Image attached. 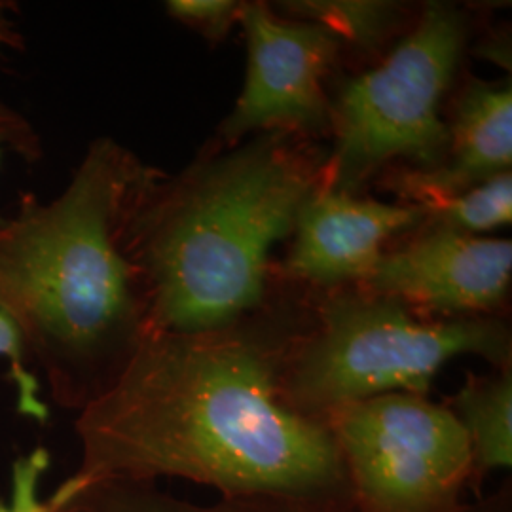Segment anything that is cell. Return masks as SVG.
I'll return each instance as SVG.
<instances>
[{
	"mask_svg": "<svg viewBox=\"0 0 512 512\" xmlns=\"http://www.w3.org/2000/svg\"><path fill=\"white\" fill-rule=\"evenodd\" d=\"M294 338L247 327L150 330L109 389L80 410V469L55 494L103 480L183 478L220 497L291 495L353 503L329 425L281 397Z\"/></svg>",
	"mask_w": 512,
	"mask_h": 512,
	"instance_id": "obj_1",
	"label": "cell"
},
{
	"mask_svg": "<svg viewBox=\"0 0 512 512\" xmlns=\"http://www.w3.org/2000/svg\"><path fill=\"white\" fill-rule=\"evenodd\" d=\"M152 175L128 148L97 139L59 196L25 194L0 220V310L63 408L99 399L150 332L128 224Z\"/></svg>",
	"mask_w": 512,
	"mask_h": 512,
	"instance_id": "obj_2",
	"label": "cell"
},
{
	"mask_svg": "<svg viewBox=\"0 0 512 512\" xmlns=\"http://www.w3.org/2000/svg\"><path fill=\"white\" fill-rule=\"evenodd\" d=\"M319 186L315 167L281 131L173 179L154 171L128 224L150 330L203 334L243 323L264 300L272 249Z\"/></svg>",
	"mask_w": 512,
	"mask_h": 512,
	"instance_id": "obj_3",
	"label": "cell"
},
{
	"mask_svg": "<svg viewBox=\"0 0 512 512\" xmlns=\"http://www.w3.org/2000/svg\"><path fill=\"white\" fill-rule=\"evenodd\" d=\"M511 332L494 317H421L401 300L334 298L319 327L294 338L281 370V397L294 412L327 423L334 410L387 393L427 397L440 368L478 355L511 366Z\"/></svg>",
	"mask_w": 512,
	"mask_h": 512,
	"instance_id": "obj_4",
	"label": "cell"
},
{
	"mask_svg": "<svg viewBox=\"0 0 512 512\" xmlns=\"http://www.w3.org/2000/svg\"><path fill=\"white\" fill-rule=\"evenodd\" d=\"M467 42L458 8L429 2L384 61L348 80L330 101L334 154L327 186L353 194L385 164L404 158L420 171L444 160L450 143L440 103Z\"/></svg>",
	"mask_w": 512,
	"mask_h": 512,
	"instance_id": "obj_5",
	"label": "cell"
},
{
	"mask_svg": "<svg viewBox=\"0 0 512 512\" xmlns=\"http://www.w3.org/2000/svg\"><path fill=\"white\" fill-rule=\"evenodd\" d=\"M330 433L357 512H461L475 476L473 446L444 404L387 393L334 410Z\"/></svg>",
	"mask_w": 512,
	"mask_h": 512,
	"instance_id": "obj_6",
	"label": "cell"
},
{
	"mask_svg": "<svg viewBox=\"0 0 512 512\" xmlns=\"http://www.w3.org/2000/svg\"><path fill=\"white\" fill-rule=\"evenodd\" d=\"M239 23L247 37V74L236 107L222 124L226 141L234 145L251 133L330 126L323 80L340 40L317 23L279 18L260 2H243Z\"/></svg>",
	"mask_w": 512,
	"mask_h": 512,
	"instance_id": "obj_7",
	"label": "cell"
},
{
	"mask_svg": "<svg viewBox=\"0 0 512 512\" xmlns=\"http://www.w3.org/2000/svg\"><path fill=\"white\" fill-rule=\"evenodd\" d=\"M511 239L433 228L380 258L366 279L372 293L452 317H484L511 287Z\"/></svg>",
	"mask_w": 512,
	"mask_h": 512,
	"instance_id": "obj_8",
	"label": "cell"
},
{
	"mask_svg": "<svg viewBox=\"0 0 512 512\" xmlns=\"http://www.w3.org/2000/svg\"><path fill=\"white\" fill-rule=\"evenodd\" d=\"M427 219L423 205L378 202L321 184L302 205L287 268L294 277L323 287L366 281L384 243Z\"/></svg>",
	"mask_w": 512,
	"mask_h": 512,
	"instance_id": "obj_9",
	"label": "cell"
},
{
	"mask_svg": "<svg viewBox=\"0 0 512 512\" xmlns=\"http://www.w3.org/2000/svg\"><path fill=\"white\" fill-rule=\"evenodd\" d=\"M444 160L433 169L410 171L397 190L418 205L452 198L463 190L511 171L512 88L471 82L459 99Z\"/></svg>",
	"mask_w": 512,
	"mask_h": 512,
	"instance_id": "obj_10",
	"label": "cell"
},
{
	"mask_svg": "<svg viewBox=\"0 0 512 512\" xmlns=\"http://www.w3.org/2000/svg\"><path fill=\"white\" fill-rule=\"evenodd\" d=\"M57 512H357L353 503L319 501L291 495L219 497L196 503L162 490L156 482L103 478L76 490ZM461 512H512V482L467 501Z\"/></svg>",
	"mask_w": 512,
	"mask_h": 512,
	"instance_id": "obj_11",
	"label": "cell"
},
{
	"mask_svg": "<svg viewBox=\"0 0 512 512\" xmlns=\"http://www.w3.org/2000/svg\"><path fill=\"white\" fill-rule=\"evenodd\" d=\"M446 406L471 440L475 458L471 490L480 497L486 476L512 465L511 366L484 376L469 374Z\"/></svg>",
	"mask_w": 512,
	"mask_h": 512,
	"instance_id": "obj_12",
	"label": "cell"
},
{
	"mask_svg": "<svg viewBox=\"0 0 512 512\" xmlns=\"http://www.w3.org/2000/svg\"><path fill=\"white\" fill-rule=\"evenodd\" d=\"M279 12L325 27L340 44L376 48L401 25L403 8L387 0H293L281 2Z\"/></svg>",
	"mask_w": 512,
	"mask_h": 512,
	"instance_id": "obj_13",
	"label": "cell"
},
{
	"mask_svg": "<svg viewBox=\"0 0 512 512\" xmlns=\"http://www.w3.org/2000/svg\"><path fill=\"white\" fill-rule=\"evenodd\" d=\"M423 207L433 228H446L459 234L478 236L509 226L512 220L511 171Z\"/></svg>",
	"mask_w": 512,
	"mask_h": 512,
	"instance_id": "obj_14",
	"label": "cell"
},
{
	"mask_svg": "<svg viewBox=\"0 0 512 512\" xmlns=\"http://www.w3.org/2000/svg\"><path fill=\"white\" fill-rule=\"evenodd\" d=\"M0 359L6 361L8 376L16 389V404L19 414L31 420L44 423L50 416L48 404L40 395V378L31 363V357L25 348L23 336L14 321L0 310Z\"/></svg>",
	"mask_w": 512,
	"mask_h": 512,
	"instance_id": "obj_15",
	"label": "cell"
},
{
	"mask_svg": "<svg viewBox=\"0 0 512 512\" xmlns=\"http://www.w3.org/2000/svg\"><path fill=\"white\" fill-rule=\"evenodd\" d=\"M243 2L236 0H169L165 12L211 42H220L239 23Z\"/></svg>",
	"mask_w": 512,
	"mask_h": 512,
	"instance_id": "obj_16",
	"label": "cell"
},
{
	"mask_svg": "<svg viewBox=\"0 0 512 512\" xmlns=\"http://www.w3.org/2000/svg\"><path fill=\"white\" fill-rule=\"evenodd\" d=\"M50 465V454L37 448L18 459L12 469V503L0 505V512H57L54 501H40L38 482Z\"/></svg>",
	"mask_w": 512,
	"mask_h": 512,
	"instance_id": "obj_17",
	"label": "cell"
},
{
	"mask_svg": "<svg viewBox=\"0 0 512 512\" xmlns=\"http://www.w3.org/2000/svg\"><path fill=\"white\" fill-rule=\"evenodd\" d=\"M42 154V141L33 122L0 99V165L8 156L35 164Z\"/></svg>",
	"mask_w": 512,
	"mask_h": 512,
	"instance_id": "obj_18",
	"label": "cell"
},
{
	"mask_svg": "<svg viewBox=\"0 0 512 512\" xmlns=\"http://www.w3.org/2000/svg\"><path fill=\"white\" fill-rule=\"evenodd\" d=\"M23 48V35L16 23V4L0 0V55Z\"/></svg>",
	"mask_w": 512,
	"mask_h": 512,
	"instance_id": "obj_19",
	"label": "cell"
}]
</instances>
